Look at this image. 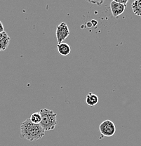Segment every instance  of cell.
<instances>
[{
    "label": "cell",
    "mask_w": 141,
    "mask_h": 146,
    "mask_svg": "<svg viewBox=\"0 0 141 146\" xmlns=\"http://www.w3.org/2000/svg\"><path fill=\"white\" fill-rule=\"evenodd\" d=\"M98 101H99V98L96 94H94L93 93H89L86 95V103L88 106L93 107L98 103Z\"/></svg>",
    "instance_id": "cell-8"
},
{
    "label": "cell",
    "mask_w": 141,
    "mask_h": 146,
    "mask_svg": "<svg viewBox=\"0 0 141 146\" xmlns=\"http://www.w3.org/2000/svg\"><path fill=\"white\" fill-rule=\"evenodd\" d=\"M99 131L103 136L111 137L116 132V127L111 120H105L100 124Z\"/></svg>",
    "instance_id": "cell-3"
},
{
    "label": "cell",
    "mask_w": 141,
    "mask_h": 146,
    "mask_svg": "<svg viewBox=\"0 0 141 146\" xmlns=\"http://www.w3.org/2000/svg\"><path fill=\"white\" fill-rule=\"evenodd\" d=\"M3 32H4V25H3L2 23L0 21V33H3Z\"/></svg>",
    "instance_id": "cell-12"
},
{
    "label": "cell",
    "mask_w": 141,
    "mask_h": 146,
    "mask_svg": "<svg viewBox=\"0 0 141 146\" xmlns=\"http://www.w3.org/2000/svg\"><path fill=\"white\" fill-rule=\"evenodd\" d=\"M41 122L39 125L44 131H51L55 129L57 124V114L53 110L46 108L39 110Z\"/></svg>",
    "instance_id": "cell-2"
},
{
    "label": "cell",
    "mask_w": 141,
    "mask_h": 146,
    "mask_svg": "<svg viewBox=\"0 0 141 146\" xmlns=\"http://www.w3.org/2000/svg\"><path fill=\"white\" fill-rule=\"evenodd\" d=\"M57 48L59 54L63 56H68L71 52V47L68 44L65 43V42L58 44Z\"/></svg>",
    "instance_id": "cell-7"
},
{
    "label": "cell",
    "mask_w": 141,
    "mask_h": 146,
    "mask_svg": "<svg viewBox=\"0 0 141 146\" xmlns=\"http://www.w3.org/2000/svg\"><path fill=\"white\" fill-rule=\"evenodd\" d=\"M70 35V30L68 25L65 22H62L56 27V36L58 44L63 42V41Z\"/></svg>",
    "instance_id": "cell-4"
},
{
    "label": "cell",
    "mask_w": 141,
    "mask_h": 146,
    "mask_svg": "<svg viewBox=\"0 0 141 146\" xmlns=\"http://www.w3.org/2000/svg\"><path fill=\"white\" fill-rule=\"evenodd\" d=\"M41 115L39 112H34L32 114L30 117V120L33 123V124H39L41 122Z\"/></svg>",
    "instance_id": "cell-10"
},
{
    "label": "cell",
    "mask_w": 141,
    "mask_h": 146,
    "mask_svg": "<svg viewBox=\"0 0 141 146\" xmlns=\"http://www.w3.org/2000/svg\"><path fill=\"white\" fill-rule=\"evenodd\" d=\"M45 135V131L39 124H33L30 119H26L21 125L20 137L29 141H34L41 139Z\"/></svg>",
    "instance_id": "cell-1"
},
{
    "label": "cell",
    "mask_w": 141,
    "mask_h": 146,
    "mask_svg": "<svg viewBox=\"0 0 141 146\" xmlns=\"http://www.w3.org/2000/svg\"><path fill=\"white\" fill-rule=\"evenodd\" d=\"M110 6L112 13H113V16L115 18H117L118 16L122 15L124 12V11H125V6L116 2L115 0L111 1Z\"/></svg>",
    "instance_id": "cell-5"
},
{
    "label": "cell",
    "mask_w": 141,
    "mask_h": 146,
    "mask_svg": "<svg viewBox=\"0 0 141 146\" xmlns=\"http://www.w3.org/2000/svg\"><path fill=\"white\" fill-rule=\"evenodd\" d=\"M133 13L138 16L141 17V0H136L131 4Z\"/></svg>",
    "instance_id": "cell-9"
},
{
    "label": "cell",
    "mask_w": 141,
    "mask_h": 146,
    "mask_svg": "<svg viewBox=\"0 0 141 146\" xmlns=\"http://www.w3.org/2000/svg\"><path fill=\"white\" fill-rule=\"evenodd\" d=\"M10 37L5 31L0 33V52L5 51L10 43Z\"/></svg>",
    "instance_id": "cell-6"
},
{
    "label": "cell",
    "mask_w": 141,
    "mask_h": 146,
    "mask_svg": "<svg viewBox=\"0 0 141 146\" xmlns=\"http://www.w3.org/2000/svg\"><path fill=\"white\" fill-rule=\"evenodd\" d=\"M116 2L119 3V4H123V5H124L126 7L127 4V3H128V0H115Z\"/></svg>",
    "instance_id": "cell-11"
}]
</instances>
